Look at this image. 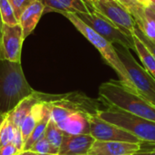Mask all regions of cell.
Masks as SVG:
<instances>
[{"label": "cell", "instance_id": "1", "mask_svg": "<svg viewBox=\"0 0 155 155\" xmlns=\"http://www.w3.org/2000/svg\"><path fill=\"white\" fill-rule=\"evenodd\" d=\"M98 94L99 101L106 107L114 106L155 122V106L121 80H110L103 83L99 87Z\"/></svg>", "mask_w": 155, "mask_h": 155}, {"label": "cell", "instance_id": "2", "mask_svg": "<svg viewBox=\"0 0 155 155\" xmlns=\"http://www.w3.org/2000/svg\"><path fill=\"white\" fill-rule=\"evenodd\" d=\"M34 92L25 79L21 63L0 60V114L10 113Z\"/></svg>", "mask_w": 155, "mask_h": 155}, {"label": "cell", "instance_id": "3", "mask_svg": "<svg viewBox=\"0 0 155 155\" xmlns=\"http://www.w3.org/2000/svg\"><path fill=\"white\" fill-rule=\"evenodd\" d=\"M62 15L65 16L74 25V26L100 52L104 61L116 72V74L120 77V80L129 88L134 90V87L129 78L128 73L116 53L114 45L107 41L105 38H104L102 35L97 34L86 24H84L75 14L64 13Z\"/></svg>", "mask_w": 155, "mask_h": 155}, {"label": "cell", "instance_id": "4", "mask_svg": "<svg viewBox=\"0 0 155 155\" xmlns=\"http://www.w3.org/2000/svg\"><path fill=\"white\" fill-rule=\"evenodd\" d=\"M97 115L137 137L142 143L155 144V122L136 116L124 110L109 106L100 110Z\"/></svg>", "mask_w": 155, "mask_h": 155}, {"label": "cell", "instance_id": "5", "mask_svg": "<svg viewBox=\"0 0 155 155\" xmlns=\"http://www.w3.org/2000/svg\"><path fill=\"white\" fill-rule=\"evenodd\" d=\"M124 64L136 93L155 106V78L133 56L130 50L122 45L114 46Z\"/></svg>", "mask_w": 155, "mask_h": 155}, {"label": "cell", "instance_id": "6", "mask_svg": "<svg viewBox=\"0 0 155 155\" xmlns=\"http://www.w3.org/2000/svg\"><path fill=\"white\" fill-rule=\"evenodd\" d=\"M75 15L84 24L90 26L111 44H116L128 49H135L133 37L123 33L111 21L102 15L94 8L91 9L89 13H80Z\"/></svg>", "mask_w": 155, "mask_h": 155}, {"label": "cell", "instance_id": "7", "mask_svg": "<svg viewBox=\"0 0 155 155\" xmlns=\"http://www.w3.org/2000/svg\"><path fill=\"white\" fill-rule=\"evenodd\" d=\"M94 8L125 35L133 37L136 26L128 9L118 0H95Z\"/></svg>", "mask_w": 155, "mask_h": 155}, {"label": "cell", "instance_id": "8", "mask_svg": "<svg viewBox=\"0 0 155 155\" xmlns=\"http://www.w3.org/2000/svg\"><path fill=\"white\" fill-rule=\"evenodd\" d=\"M87 117L90 123V134L95 141L143 143L129 132L104 121L97 114H88Z\"/></svg>", "mask_w": 155, "mask_h": 155}, {"label": "cell", "instance_id": "9", "mask_svg": "<svg viewBox=\"0 0 155 155\" xmlns=\"http://www.w3.org/2000/svg\"><path fill=\"white\" fill-rule=\"evenodd\" d=\"M22 27L19 24L3 25L0 36V60L21 63V53L24 42Z\"/></svg>", "mask_w": 155, "mask_h": 155}, {"label": "cell", "instance_id": "10", "mask_svg": "<svg viewBox=\"0 0 155 155\" xmlns=\"http://www.w3.org/2000/svg\"><path fill=\"white\" fill-rule=\"evenodd\" d=\"M142 143L95 141L88 155H131L141 150Z\"/></svg>", "mask_w": 155, "mask_h": 155}, {"label": "cell", "instance_id": "11", "mask_svg": "<svg viewBox=\"0 0 155 155\" xmlns=\"http://www.w3.org/2000/svg\"><path fill=\"white\" fill-rule=\"evenodd\" d=\"M94 142L91 134L64 135L58 155H87Z\"/></svg>", "mask_w": 155, "mask_h": 155}, {"label": "cell", "instance_id": "12", "mask_svg": "<svg viewBox=\"0 0 155 155\" xmlns=\"http://www.w3.org/2000/svg\"><path fill=\"white\" fill-rule=\"evenodd\" d=\"M44 13L45 5L40 0H35L23 11L18 23L22 27L25 39L35 30Z\"/></svg>", "mask_w": 155, "mask_h": 155}, {"label": "cell", "instance_id": "13", "mask_svg": "<svg viewBox=\"0 0 155 155\" xmlns=\"http://www.w3.org/2000/svg\"><path fill=\"white\" fill-rule=\"evenodd\" d=\"M64 135L90 134V123L87 115L74 113L57 124Z\"/></svg>", "mask_w": 155, "mask_h": 155}, {"label": "cell", "instance_id": "14", "mask_svg": "<svg viewBox=\"0 0 155 155\" xmlns=\"http://www.w3.org/2000/svg\"><path fill=\"white\" fill-rule=\"evenodd\" d=\"M45 5V12H57L59 14L89 13L83 0H40Z\"/></svg>", "mask_w": 155, "mask_h": 155}, {"label": "cell", "instance_id": "15", "mask_svg": "<svg viewBox=\"0 0 155 155\" xmlns=\"http://www.w3.org/2000/svg\"><path fill=\"white\" fill-rule=\"evenodd\" d=\"M38 103H40L38 92L35 91L31 95L23 99L10 113H8V120L15 125V127L20 129V125L24 119L28 115L33 107Z\"/></svg>", "mask_w": 155, "mask_h": 155}, {"label": "cell", "instance_id": "16", "mask_svg": "<svg viewBox=\"0 0 155 155\" xmlns=\"http://www.w3.org/2000/svg\"><path fill=\"white\" fill-rule=\"evenodd\" d=\"M44 111H45V104L40 102L33 107L31 112L22 122V124L20 125V131H21V134H22L24 143H25L27 141V139L31 135L32 132L34 131L36 124L42 118V116L44 114Z\"/></svg>", "mask_w": 155, "mask_h": 155}, {"label": "cell", "instance_id": "17", "mask_svg": "<svg viewBox=\"0 0 155 155\" xmlns=\"http://www.w3.org/2000/svg\"><path fill=\"white\" fill-rule=\"evenodd\" d=\"M44 104H45L44 114H43L42 118L39 120V122L36 124L34 131L32 132V134L29 136V138L27 139V141L25 143L23 151H29L31 149V147L35 144V143H36V141H38L42 136L45 135V132L47 127V124H48L49 121L51 120V115H50V105L47 103H44Z\"/></svg>", "mask_w": 155, "mask_h": 155}, {"label": "cell", "instance_id": "18", "mask_svg": "<svg viewBox=\"0 0 155 155\" xmlns=\"http://www.w3.org/2000/svg\"><path fill=\"white\" fill-rule=\"evenodd\" d=\"M133 39H134V43L135 46L134 51L137 53L138 56L140 57L143 64V67L155 78V56L148 50V48L138 38L136 35L134 34Z\"/></svg>", "mask_w": 155, "mask_h": 155}, {"label": "cell", "instance_id": "19", "mask_svg": "<svg viewBox=\"0 0 155 155\" xmlns=\"http://www.w3.org/2000/svg\"><path fill=\"white\" fill-rule=\"evenodd\" d=\"M64 133L63 131L57 126V124L50 120L48 124H47V127L45 129V137L47 139V141L54 146L55 147L56 149L59 150L61 144H62V142H63V138H64Z\"/></svg>", "mask_w": 155, "mask_h": 155}, {"label": "cell", "instance_id": "20", "mask_svg": "<svg viewBox=\"0 0 155 155\" xmlns=\"http://www.w3.org/2000/svg\"><path fill=\"white\" fill-rule=\"evenodd\" d=\"M29 151H32L34 153H36L40 155H58L59 150L54 147L47 139L44 136H42L35 144L31 147Z\"/></svg>", "mask_w": 155, "mask_h": 155}, {"label": "cell", "instance_id": "21", "mask_svg": "<svg viewBox=\"0 0 155 155\" xmlns=\"http://www.w3.org/2000/svg\"><path fill=\"white\" fill-rule=\"evenodd\" d=\"M17 129L19 128L15 127V125L6 117L0 128V148L6 144L12 143L15 131Z\"/></svg>", "mask_w": 155, "mask_h": 155}, {"label": "cell", "instance_id": "22", "mask_svg": "<svg viewBox=\"0 0 155 155\" xmlns=\"http://www.w3.org/2000/svg\"><path fill=\"white\" fill-rule=\"evenodd\" d=\"M0 14L4 24L9 25L19 24L8 0H0Z\"/></svg>", "mask_w": 155, "mask_h": 155}, {"label": "cell", "instance_id": "23", "mask_svg": "<svg viewBox=\"0 0 155 155\" xmlns=\"http://www.w3.org/2000/svg\"><path fill=\"white\" fill-rule=\"evenodd\" d=\"M13 10L15 13V15L17 20H19V17L23 11L35 0H8Z\"/></svg>", "mask_w": 155, "mask_h": 155}, {"label": "cell", "instance_id": "24", "mask_svg": "<svg viewBox=\"0 0 155 155\" xmlns=\"http://www.w3.org/2000/svg\"><path fill=\"white\" fill-rule=\"evenodd\" d=\"M134 34L138 36V38L144 44V45L148 48V50L153 54L155 56V42L152 41L151 39H149L137 26H135L134 28Z\"/></svg>", "mask_w": 155, "mask_h": 155}, {"label": "cell", "instance_id": "25", "mask_svg": "<svg viewBox=\"0 0 155 155\" xmlns=\"http://www.w3.org/2000/svg\"><path fill=\"white\" fill-rule=\"evenodd\" d=\"M21 152L13 144L9 143L0 148V155H18Z\"/></svg>", "mask_w": 155, "mask_h": 155}, {"label": "cell", "instance_id": "26", "mask_svg": "<svg viewBox=\"0 0 155 155\" xmlns=\"http://www.w3.org/2000/svg\"><path fill=\"white\" fill-rule=\"evenodd\" d=\"M12 143H13L20 152L23 151L25 143H24V140H23V137H22L20 129H17V130L15 131V134L14 139H13V141H12Z\"/></svg>", "mask_w": 155, "mask_h": 155}, {"label": "cell", "instance_id": "27", "mask_svg": "<svg viewBox=\"0 0 155 155\" xmlns=\"http://www.w3.org/2000/svg\"><path fill=\"white\" fill-rule=\"evenodd\" d=\"M144 12H145V15L151 19V20H153V22H154L155 24V13L153 11H152L150 8H148V7H145V9H144Z\"/></svg>", "mask_w": 155, "mask_h": 155}, {"label": "cell", "instance_id": "28", "mask_svg": "<svg viewBox=\"0 0 155 155\" xmlns=\"http://www.w3.org/2000/svg\"><path fill=\"white\" fill-rule=\"evenodd\" d=\"M132 155H150V151H149L148 149L143 148V147L142 146L140 151H138L137 153H134V154Z\"/></svg>", "mask_w": 155, "mask_h": 155}, {"label": "cell", "instance_id": "29", "mask_svg": "<svg viewBox=\"0 0 155 155\" xmlns=\"http://www.w3.org/2000/svg\"><path fill=\"white\" fill-rule=\"evenodd\" d=\"M142 5H143L144 7H148L152 3H153V0H137Z\"/></svg>", "mask_w": 155, "mask_h": 155}, {"label": "cell", "instance_id": "30", "mask_svg": "<svg viewBox=\"0 0 155 155\" xmlns=\"http://www.w3.org/2000/svg\"><path fill=\"white\" fill-rule=\"evenodd\" d=\"M18 155H40V154H38V153H34V152H32V151H23V152H21V153H20Z\"/></svg>", "mask_w": 155, "mask_h": 155}, {"label": "cell", "instance_id": "31", "mask_svg": "<svg viewBox=\"0 0 155 155\" xmlns=\"http://www.w3.org/2000/svg\"><path fill=\"white\" fill-rule=\"evenodd\" d=\"M7 114H0V128H1V126L3 124V123L5 122V120L6 119Z\"/></svg>", "mask_w": 155, "mask_h": 155}, {"label": "cell", "instance_id": "32", "mask_svg": "<svg viewBox=\"0 0 155 155\" xmlns=\"http://www.w3.org/2000/svg\"><path fill=\"white\" fill-rule=\"evenodd\" d=\"M153 146H154V148H146V149H148L149 151H150V155H155V144H153Z\"/></svg>", "mask_w": 155, "mask_h": 155}, {"label": "cell", "instance_id": "33", "mask_svg": "<svg viewBox=\"0 0 155 155\" xmlns=\"http://www.w3.org/2000/svg\"><path fill=\"white\" fill-rule=\"evenodd\" d=\"M3 20H2V16H1V14H0V36H1V33H2V27H3Z\"/></svg>", "mask_w": 155, "mask_h": 155}, {"label": "cell", "instance_id": "34", "mask_svg": "<svg viewBox=\"0 0 155 155\" xmlns=\"http://www.w3.org/2000/svg\"><path fill=\"white\" fill-rule=\"evenodd\" d=\"M84 2V4L85 5H90V4H92L93 5V3L95 1V0H83Z\"/></svg>", "mask_w": 155, "mask_h": 155}, {"label": "cell", "instance_id": "35", "mask_svg": "<svg viewBox=\"0 0 155 155\" xmlns=\"http://www.w3.org/2000/svg\"><path fill=\"white\" fill-rule=\"evenodd\" d=\"M148 8H150V9H151L152 11H153V12L155 13V5H154V4H151V5H150L148 6Z\"/></svg>", "mask_w": 155, "mask_h": 155}, {"label": "cell", "instance_id": "36", "mask_svg": "<svg viewBox=\"0 0 155 155\" xmlns=\"http://www.w3.org/2000/svg\"><path fill=\"white\" fill-rule=\"evenodd\" d=\"M152 4H154L155 5V0H153V3H152Z\"/></svg>", "mask_w": 155, "mask_h": 155}, {"label": "cell", "instance_id": "37", "mask_svg": "<svg viewBox=\"0 0 155 155\" xmlns=\"http://www.w3.org/2000/svg\"><path fill=\"white\" fill-rule=\"evenodd\" d=\"M131 155H132V154H131Z\"/></svg>", "mask_w": 155, "mask_h": 155}, {"label": "cell", "instance_id": "38", "mask_svg": "<svg viewBox=\"0 0 155 155\" xmlns=\"http://www.w3.org/2000/svg\"><path fill=\"white\" fill-rule=\"evenodd\" d=\"M87 155H88V154H87Z\"/></svg>", "mask_w": 155, "mask_h": 155}]
</instances>
